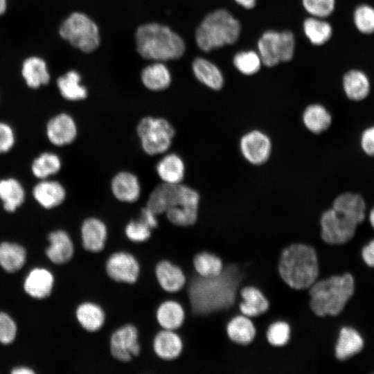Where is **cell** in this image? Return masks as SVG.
<instances>
[{
	"instance_id": "obj_15",
	"label": "cell",
	"mask_w": 374,
	"mask_h": 374,
	"mask_svg": "<svg viewBox=\"0 0 374 374\" xmlns=\"http://www.w3.org/2000/svg\"><path fill=\"white\" fill-rule=\"evenodd\" d=\"M82 244L89 252H100L105 247L107 228L105 223L96 217L85 219L80 228Z\"/></svg>"
},
{
	"instance_id": "obj_49",
	"label": "cell",
	"mask_w": 374,
	"mask_h": 374,
	"mask_svg": "<svg viewBox=\"0 0 374 374\" xmlns=\"http://www.w3.org/2000/svg\"><path fill=\"white\" fill-rule=\"evenodd\" d=\"M364 262L369 267L374 268V239L365 244L361 251Z\"/></svg>"
},
{
	"instance_id": "obj_2",
	"label": "cell",
	"mask_w": 374,
	"mask_h": 374,
	"mask_svg": "<svg viewBox=\"0 0 374 374\" xmlns=\"http://www.w3.org/2000/svg\"><path fill=\"white\" fill-rule=\"evenodd\" d=\"M355 292V279L348 272L318 279L309 289L310 307L319 317H337Z\"/></svg>"
},
{
	"instance_id": "obj_51",
	"label": "cell",
	"mask_w": 374,
	"mask_h": 374,
	"mask_svg": "<svg viewBox=\"0 0 374 374\" xmlns=\"http://www.w3.org/2000/svg\"><path fill=\"white\" fill-rule=\"evenodd\" d=\"M13 374H31L34 373V371L29 368L26 367H17L12 371Z\"/></svg>"
},
{
	"instance_id": "obj_52",
	"label": "cell",
	"mask_w": 374,
	"mask_h": 374,
	"mask_svg": "<svg viewBox=\"0 0 374 374\" xmlns=\"http://www.w3.org/2000/svg\"><path fill=\"white\" fill-rule=\"evenodd\" d=\"M368 219L371 227L374 229V206L370 211Z\"/></svg>"
},
{
	"instance_id": "obj_47",
	"label": "cell",
	"mask_w": 374,
	"mask_h": 374,
	"mask_svg": "<svg viewBox=\"0 0 374 374\" xmlns=\"http://www.w3.org/2000/svg\"><path fill=\"white\" fill-rule=\"evenodd\" d=\"M15 143V136L12 128L4 123L0 122V153L9 151Z\"/></svg>"
},
{
	"instance_id": "obj_38",
	"label": "cell",
	"mask_w": 374,
	"mask_h": 374,
	"mask_svg": "<svg viewBox=\"0 0 374 374\" xmlns=\"http://www.w3.org/2000/svg\"><path fill=\"white\" fill-rule=\"evenodd\" d=\"M306 37L314 45H322L331 37L332 29L329 23L321 18L309 17L303 22Z\"/></svg>"
},
{
	"instance_id": "obj_12",
	"label": "cell",
	"mask_w": 374,
	"mask_h": 374,
	"mask_svg": "<svg viewBox=\"0 0 374 374\" xmlns=\"http://www.w3.org/2000/svg\"><path fill=\"white\" fill-rule=\"evenodd\" d=\"M105 271L115 282L134 284L139 276L140 265L133 254L124 251H116L106 260Z\"/></svg>"
},
{
	"instance_id": "obj_42",
	"label": "cell",
	"mask_w": 374,
	"mask_h": 374,
	"mask_svg": "<svg viewBox=\"0 0 374 374\" xmlns=\"http://www.w3.org/2000/svg\"><path fill=\"white\" fill-rule=\"evenodd\" d=\"M354 22L357 28L364 34L374 32V8L368 5L357 7L354 12Z\"/></svg>"
},
{
	"instance_id": "obj_34",
	"label": "cell",
	"mask_w": 374,
	"mask_h": 374,
	"mask_svg": "<svg viewBox=\"0 0 374 374\" xmlns=\"http://www.w3.org/2000/svg\"><path fill=\"white\" fill-rule=\"evenodd\" d=\"M192 265L195 274L202 277L217 276L224 267L222 258L206 250L197 252L192 258Z\"/></svg>"
},
{
	"instance_id": "obj_22",
	"label": "cell",
	"mask_w": 374,
	"mask_h": 374,
	"mask_svg": "<svg viewBox=\"0 0 374 374\" xmlns=\"http://www.w3.org/2000/svg\"><path fill=\"white\" fill-rule=\"evenodd\" d=\"M155 317L161 329L177 330L184 323L186 312L178 301L166 300L157 307Z\"/></svg>"
},
{
	"instance_id": "obj_26",
	"label": "cell",
	"mask_w": 374,
	"mask_h": 374,
	"mask_svg": "<svg viewBox=\"0 0 374 374\" xmlns=\"http://www.w3.org/2000/svg\"><path fill=\"white\" fill-rule=\"evenodd\" d=\"M75 316L81 327L89 332H95L101 329L106 317L102 307L91 301L80 304L76 309Z\"/></svg>"
},
{
	"instance_id": "obj_9",
	"label": "cell",
	"mask_w": 374,
	"mask_h": 374,
	"mask_svg": "<svg viewBox=\"0 0 374 374\" xmlns=\"http://www.w3.org/2000/svg\"><path fill=\"white\" fill-rule=\"evenodd\" d=\"M262 63L271 67L293 57L295 48L294 34L290 30L265 32L258 42Z\"/></svg>"
},
{
	"instance_id": "obj_16",
	"label": "cell",
	"mask_w": 374,
	"mask_h": 374,
	"mask_svg": "<svg viewBox=\"0 0 374 374\" xmlns=\"http://www.w3.org/2000/svg\"><path fill=\"white\" fill-rule=\"evenodd\" d=\"M46 134L49 141L55 145H68L76 138V123L70 115L60 114L49 120Z\"/></svg>"
},
{
	"instance_id": "obj_39",
	"label": "cell",
	"mask_w": 374,
	"mask_h": 374,
	"mask_svg": "<svg viewBox=\"0 0 374 374\" xmlns=\"http://www.w3.org/2000/svg\"><path fill=\"white\" fill-rule=\"evenodd\" d=\"M61 168V161L53 153L44 152L37 157L32 163L33 175L39 179H45L57 173Z\"/></svg>"
},
{
	"instance_id": "obj_25",
	"label": "cell",
	"mask_w": 374,
	"mask_h": 374,
	"mask_svg": "<svg viewBox=\"0 0 374 374\" xmlns=\"http://www.w3.org/2000/svg\"><path fill=\"white\" fill-rule=\"evenodd\" d=\"M156 170L162 182L178 184H181L184 178L185 164L178 154L169 153L157 163Z\"/></svg>"
},
{
	"instance_id": "obj_1",
	"label": "cell",
	"mask_w": 374,
	"mask_h": 374,
	"mask_svg": "<svg viewBox=\"0 0 374 374\" xmlns=\"http://www.w3.org/2000/svg\"><path fill=\"white\" fill-rule=\"evenodd\" d=\"M247 285L244 272L236 265H224L222 272L213 277L197 274L189 281L188 297L190 310L197 316L221 314L226 325L239 314L240 290Z\"/></svg>"
},
{
	"instance_id": "obj_31",
	"label": "cell",
	"mask_w": 374,
	"mask_h": 374,
	"mask_svg": "<svg viewBox=\"0 0 374 374\" xmlns=\"http://www.w3.org/2000/svg\"><path fill=\"white\" fill-rule=\"evenodd\" d=\"M302 119L305 127L315 134L328 130L332 121L330 112L320 104L308 105L303 113Z\"/></svg>"
},
{
	"instance_id": "obj_3",
	"label": "cell",
	"mask_w": 374,
	"mask_h": 374,
	"mask_svg": "<svg viewBox=\"0 0 374 374\" xmlns=\"http://www.w3.org/2000/svg\"><path fill=\"white\" fill-rule=\"evenodd\" d=\"M278 271L291 288L308 290L319 277V262L316 249L311 245L294 242L282 251Z\"/></svg>"
},
{
	"instance_id": "obj_14",
	"label": "cell",
	"mask_w": 374,
	"mask_h": 374,
	"mask_svg": "<svg viewBox=\"0 0 374 374\" xmlns=\"http://www.w3.org/2000/svg\"><path fill=\"white\" fill-rule=\"evenodd\" d=\"M364 347V340L361 333L355 328L345 326L338 332L333 347L336 359L346 361L359 353Z\"/></svg>"
},
{
	"instance_id": "obj_28",
	"label": "cell",
	"mask_w": 374,
	"mask_h": 374,
	"mask_svg": "<svg viewBox=\"0 0 374 374\" xmlns=\"http://www.w3.org/2000/svg\"><path fill=\"white\" fill-rule=\"evenodd\" d=\"M343 88L348 99L358 102L367 98L371 91V84L364 72L351 70L344 76Z\"/></svg>"
},
{
	"instance_id": "obj_45",
	"label": "cell",
	"mask_w": 374,
	"mask_h": 374,
	"mask_svg": "<svg viewBox=\"0 0 374 374\" xmlns=\"http://www.w3.org/2000/svg\"><path fill=\"white\" fill-rule=\"evenodd\" d=\"M16 332V324L12 318L6 313L0 312V341L10 344L15 338Z\"/></svg>"
},
{
	"instance_id": "obj_48",
	"label": "cell",
	"mask_w": 374,
	"mask_h": 374,
	"mask_svg": "<svg viewBox=\"0 0 374 374\" xmlns=\"http://www.w3.org/2000/svg\"><path fill=\"white\" fill-rule=\"evenodd\" d=\"M157 215L155 214L146 206L141 209L139 218L146 224L151 229L157 228L159 225Z\"/></svg>"
},
{
	"instance_id": "obj_23",
	"label": "cell",
	"mask_w": 374,
	"mask_h": 374,
	"mask_svg": "<svg viewBox=\"0 0 374 374\" xmlns=\"http://www.w3.org/2000/svg\"><path fill=\"white\" fill-rule=\"evenodd\" d=\"M50 246L46 249L48 258L55 264H64L73 257L74 246L69 234L63 230H57L48 235Z\"/></svg>"
},
{
	"instance_id": "obj_30",
	"label": "cell",
	"mask_w": 374,
	"mask_h": 374,
	"mask_svg": "<svg viewBox=\"0 0 374 374\" xmlns=\"http://www.w3.org/2000/svg\"><path fill=\"white\" fill-rule=\"evenodd\" d=\"M53 282V276L49 271L36 268L26 278L24 290L32 297L43 299L51 294Z\"/></svg>"
},
{
	"instance_id": "obj_33",
	"label": "cell",
	"mask_w": 374,
	"mask_h": 374,
	"mask_svg": "<svg viewBox=\"0 0 374 374\" xmlns=\"http://www.w3.org/2000/svg\"><path fill=\"white\" fill-rule=\"evenodd\" d=\"M22 75L27 85L32 89L47 84L50 80L45 62L37 57H28L24 62Z\"/></svg>"
},
{
	"instance_id": "obj_53",
	"label": "cell",
	"mask_w": 374,
	"mask_h": 374,
	"mask_svg": "<svg viewBox=\"0 0 374 374\" xmlns=\"http://www.w3.org/2000/svg\"><path fill=\"white\" fill-rule=\"evenodd\" d=\"M6 9V0H0V15L4 13Z\"/></svg>"
},
{
	"instance_id": "obj_44",
	"label": "cell",
	"mask_w": 374,
	"mask_h": 374,
	"mask_svg": "<svg viewBox=\"0 0 374 374\" xmlns=\"http://www.w3.org/2000/svg\"><path fill=\"white\" fill-rule=\"evenodd\" d=\"M302 3L312 17L322 19L333 12L335 0H302Z\"/></svg>"
},
{
	"instance_id": "obj_50",
	"label": "cell",
	"mask_w": 374,
	"mask_h": 374,
	"mask_svg": "<svg viewBox=\"0 0 374 374\" xmlns=\"http://www.w3.org/2000/svg\"><path fill=\"white\" fill-rule=\"evenodd\" d=\"M237 3L247 9H251L256 5V0H234Z\"/></svg>"
},
{
	"instance_id": "obj_32",
	"label": "cell",
	"mask_w": 374,
	"mask_h": 374,
	"mask_svg": "<svg viewBox=\"0 0 374 374\" xmlns=\"http://www.w3.org/2000/svg\"><path fill=\"white\" fill-rule=\"evenodd\" d=\"M141 81L143 85L151 91H162L167 89L171 83V75L166 66L157 62L144 68L141 72Z\"/></svg>"
},
{
	"instance_id": "obj_6",
	"label": "cell",
	"mask_w": 374,
	"mask_h": 374,
	"mask_svg": "<svg viewBox=\"0 0 374 374\" xmlns=\"http://www.w3.org/2000/svg\"><path fill=\"white\" fill-rule=\"evenodd\" d=\"M163 199L166 208L165 214L172 224L186 227L197 222L200 197L196 190L181 183H166Z\"/></svg>"
},
{
	"instance_id": "obj_5",
	"label": "cell",
	"mask_w": 374,
	"mask_h": 374,
	"mask_svg": "<svg viewBox=\"0 0 374 374\" xmlns=\"http://www.w3.org/2000/svg\"><path fill=\"white\" fill-rule=\"evenodd\" d=\"M241 30L239 21L225 9L208 14L195 31L198 47L206 52L233 44L238 39Z\"/></svg>"
},
{
	"instance_id": "obj_7",
	"label": "cell",
	"mask_w": 374,
	"mask_h": 374,
	"mask_svg": "<svg viewBox=\"0 0 374 374\" xmlns=\"http://www.w3.org/2000/svg\"><path fill=\"white\" fill-rule=\"evenodd\" d=\"M59 33L71 46L84 53L94 51L100 44L97 25L84 13L71 14L60 26Z\"/></svg>"
},
{
	"instance_id": "obj_4",
	"label": "cell",
	"mask_w": 374,
	"mask_h": 374,
	"mask_svg": "<svg viewBox=\"0 0 374 374\" xmlns=\"http://www.w3.org/2000/svg\"><path fill=\"white\" fill-rule=\"evenodd\" d=\"M135 41L137 52L142 57L158 62L179 59L186 50L185 42L178 34L157 23L139 26Z\"/></svg>"
},
{
	"instance_id": "obj_21",
	"label": "cell",
	"mask_w": 374,
	"mask_h": 374,
	"mask_svg": "<svg viewBox=\"0 0 374 374\" xmlns=\"http://www.w3.org/2000/svg\"><path fill=\"white\" fill-rule=\"evenodd\" d=\"M113 195L123 202L133 203L141 195V184L138 177L127 171H121L114 175L111 181Z\"/></svg>"
},
{
	"instance_id": "obj_27",
	"label": "cell",
	"mask_w": 374,
	"mask_h": 374,
	"mask_svg": "<svg viewBox=\"0 0 374 374\" xmlns=\"http://www.w3.org/2000/svg\"><path fill=\"white\" fill-rule=\"evenodd\" d=\"M33 196L37 202L46 208H52L61 204L66 197L63 186L55 181H42L33 188Z\"/></svg>"
},
{
	"instance_id": "obj_40",
	"label": "cell",
	"mask_w": 374,
	"mask_h": 374,
	"mask_svg": "<svg viewBox=\"0 0 374 374\" xmlns=\"http://www.w3.org/2000/svg\"><path fill=\"white\" fill-rule=\"evenodd\" d=\"M291 328L290 324L283 320L271 323L266 330V339L274 347H282L290 341Z\"/></svg>"
},
{
	"instance_id": "obj_17",
	"label": "cell",
	"mask_w": 374,
	"mask_h": 374,
	"mask_svg": "<svg viewBox=\"0 0 374 374\" xmlns=\"http://www.w3.org/2000/svg\"><path fill=\"white\" fill-rule=\"evenodd\" d=\"M156 279L163 290L175 293L181 290L187 283L182 269L168 260L159 261L155 267Z\"/></svg>"
},
{
	"instance_id": "obj_37",
	"label": "cell",
	"mask_w": 374,
	"mask_h": 374,
	"mask_svg": "<svg viewBox=\"0 0 374 374\" xmlns=\"http://www.w3.org/2000/svg\"><path fill=\"white\" fill-rule=\"evenodd\" d=\"M26 251L20 245L3 242L0 244V265L8 272L19 270L24 264Z\"/></svg>"
},
{
	"instance_id": "obj_13",
	"label": "cell",
	"mask_w": 374,
	"mask_h": 374,
	"mask_svg": "<svg viewBox=\"0 0 374 374\" xmlns=\"http://www.w3.org/2000/svg\"><path fill=\"white\" fill-rule=\"evenodd\" d=\"M240 148L242 154L247 161L253 165H261L270 157L271 143L266 134L256 130L242 136Z\"/></svg>"
},
{
	"instance_id": "obj_43",
	"label": "cell",
	"mask_w": 374,
	"mask_h": 374,
	"mask_svg": "<svg viewBox=\"0 0 374 374\" xmlns=\"http://www.w3.org/2000/svg\"><path fill=\"white\" fill-rule=\"evenodd\" d=\"M152 230L140 219L132 220L126 224L125 234L132 242H143L150 238Z\"/></svg>"
},
{
	"instance_id": "obj_19",
	"label": "cell",
	"mask_w": 374,
	"mask_h": 374,
	"mask_svg": "<svg viewBox=\"0 0 374 374\" xmlns=\"http://www.w3.org/2000/svg\"><path fill=\"white\" fill-rule=\"evenodd\" d=\"M332 208L358 224L366 218V201L357 193L344 192L338 195L333 200Z\"/></svg>"
},
{
	"instance_id": "obj_11",
	"label": "cell",
	"mask_w": 374,
	"mask_h": 374,
	"mask_svg": "<svg viewBox=\"0 0 374 374\" xmlns=\"http://www.w3.org/2000/svg\"><path fill=\"white\" fill-rule=\"evenodd\" d=\"M109 351L112 357L121 362H129L139 356L141 345L137 328L127 323L114 331L109 339Z\"/></svg>"
},
{
	"instance_id": "obj_35",
	"label": "cell",
	"mask_w": 374,
	"mask_h": 374,
	"mask_svg": "<svg viewBox=\"0 0 374 374\" xmlns=\"http://www.w3.org/2000/svg\"><path fill=\"white\" fill-rule=\"evenodd\" d=\"M80 75L75 71H70L60 77L57 80V84L62 97L71 101L86 98L87 90L80 84Z\"/></svg>"
},
{
	"instance_id": "obj_20",
	"label": "cell",
	"mask_w": 374,
	"mask_h": 374,
	"mask_svg": "<svg viewBox=\"0 0 374 374\" xmlns=\"http://www.w3.org/2000/svg\"><path fill=\"white\" fill-rule=\"evenodd\" d=\"M241 301L238 304L240 314L250 319L267 312L269 302L263 292L253 285L242 287L239 292Z\"/></svg>"
},
{
	"instance_id": "obj_29",
	"label": "cell",
	"mask_w": 374,
	"mask_h": 374,
	"mask_svg": "<svg viewBox=\"0 0 374 374\" xmlns=\"http://www.w3.org/2000/svg\"><path fill=\"white\" fill-rule=\"evenodd\" d=\"M195 78L203 84L213 90H220L224 84V78L219 68L209 60L197 57L192 64Z\"/></svg>"
},
{
	"instance_id": "obj_24",
	"label": "cell",
	"mask_w": 374,
	"mask_h": 374,
	"mask_svg": "<svg viewBox=\"0 0 374 374\" xmlns=\"http://www.w3.org/2000/svg\"><path fill=\"white\" fill-rule=\"evenodd\" d=\"M226 331L230 341L241 346L250 344L256 335V329L253 321L241 314L233 317L229 321Z\"/></svg>"
},
{
	"instance_id": "obj_10",
	"label": "cell",
	"mask_w": 374,
	"mask_h": 374,
	"mask_svg": "<svg viewBox=\"0 0 374 374\" xmlns=\"http://www.w3.org/2000/svg\"><path fill=\"white\" fill-rule=\"evenodd\" d=\"M358 225L331 207L321 215L320 236L322 241L328 245H342L353 238Z\"/></svg>"
},
{
	"instance_id": "obj_36",
	"label": "cell",
	"mask_w": 374,
	"mask_h": 374,
	"mask_svg": "<svg viewBox=\"0 0 374 374\" xmlns=\"http://www.w3.org/2000/svg\"><path fill=\"white\" fill-rule=\"evenodd\" d=\"M24 190L17 180L10 178L0 181V198L6 211H15L24 202Z\"/></svg>"
},
{
	"instance_id": "obj_18",
	"label": "cell",
	"mask_w": 374,
	"mask_h": 374,
	"mask_svg": "<svg viewBox=\"0 0 374 374\" xmlns=\"http://www.w3.org/2000/svg\"><path fill=\"white\" fill-rule=\"evenodd\" d=\"M152 348L159 358L172 361L182 353L184 341L176 330L161 329L154 337Z\"/></svg>"
},
{
	"instance_id": "obj_46",
	"label": "cell",
	"mask_w": 374,
	"mask_h": 374,
	"mask_svg": "<svg viewBox=\"0 0 374 374\" xmlns=\"http://www.w3.org/2000/svg\"><path fill=\"white\" fill-rule=\"evenodd\" d=\"M359 145L366 155L374 157V125L366 127L362 132Z\"/></svg>"
},
{
	"instance_id": "obj_8",
	"label": "cell",
	"mask_w": 374,
	"mask_h": 374,
	"mask_svg": "<svg viewBox=\"0 0 374 374\" xmlns=\"http://www.w3.org/2000/svg\"><path fill=\"white\" fill-rule=\"evenodd\" d=\"M136 132L143 150L152 156L168 150L175 130L166 118L145 116L139 122Z\"/></svg>"
},
{
	"instance_id": "obj_41",
	"label": "cell",
	"mask_w": 374,
	"mask_h": 374,
	"mask_svg": "<svg viewBox=\"0 0 374 374\" xmlns=\"http://www.w3.org/2000/svg\"><path fill=\"white\" fill-rule=\"evenodd\" d=\"M262 64L259 54L253 51L239 52L233 57V64L235 68L247 75L257 73Z\"/></svg>"
}]
</instances>
